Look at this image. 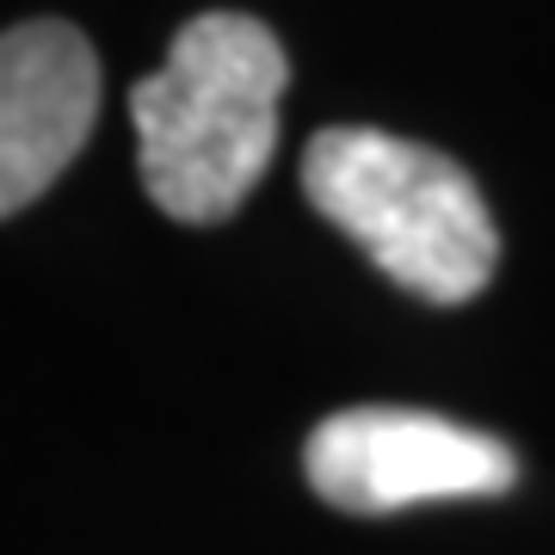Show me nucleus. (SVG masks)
I'll return each instance as SVG.
<instances>
[{"label":"nucleus","instance_id":"3","mask_svg":"<svg viewBox=\"0 0 555 555\" xmlns=\"http://www.w3.org/2000/svg\"><path fill=\"white\" fill-rule=\"evenodd\" d=\"M302 476L327 506L358 518L433 500H488L518 481L513 444L426 408H339L302 444Z\"/></svg>","mask_w":555,"mask_h":555},{"label":"nucleus","instance_id":"4","mask_svg":"<svg viewBox=\"0 0 555 555\" xmlns=\"http://www.w3.org/2000/svg\"><path fill=\"white\" fill-rule=\"evenodd\" d=\"M100 124V56L68 20L0 31V222L38 204Z\"/></svg>","mask_w":555,"mask_h":555},{"label":"nucleus","instance_id":"2","mask_svg":"<svg viewBox=\"0 0 555 555\" xmlns=\"http://www.w3.org/2000/svg\"><path fill=\"white\" fill-rule=\"evenodd\" d=\"M302 192L383 278L420 302H469L500 266V229L481 185L426 142L334 124L302 149Z\"/></svg>","mask_w":555,"mask_h":555},{"label":"nucleus","instance_id":"1","mask_svg":"<svg viewBox=\"0 0 555 555\" xmlns=\"http://www.w3.org/2000/svg\"><path fill=\"white\" fill-rule=\"evenodd\" d=\"M284 43L254 13H198L130 93L142 192L173 222H229L278 155Z\"/></svg>","mask_w":555,"mask_h":555}]
</instances>
